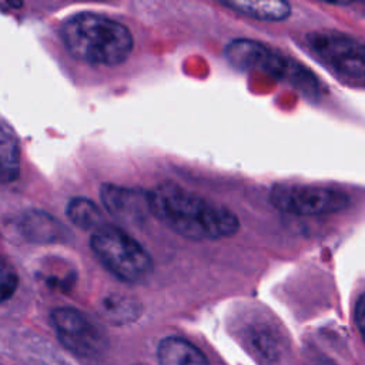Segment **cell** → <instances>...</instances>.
Wrapping results in <instances>:
<instances>
[{
    "mask_svg": "<svg viewBox=\"0 0 365 365\" xmlns=\"http://www.w3.org/2000/svg\"><path fill=\"white\" fill-rule=\"evenodd\" d=\"M19 287V275L14 267L3 259L0 267V294H1V302H6L9 298L13 297Z\"/></svg>",
    "mask_w": 365,
    "mask_h": 365,
    "instance_id": "9a60e30c",
    "label": "cell"
},
{
    "mask_svg": "<svg viewBox=\"0 0 365 365\" xmlns=\"http://www.w3.org/2000/svg\"><path fill=\"white\" fill-rule=\"evenodd\" d=\"M312 53L336 73L352 77H365V43L341 31L319 30L307 36Z\"/></svg>",
    "mask_w": 365,
    "mask_h": 365,
    "instance_id": "52a82bcc",
    "label": "cell"
},
{
    "mask_svg": "<svg viewBox=\"0 0 365 365\" xmlns=\"http://www.w3.org/2000/svg\"><path fill=\"white\" fill-rule=\"evenodd\" d=\"M90 247L100 262L121 281L137 282L153 269L145 248L121 228L103 225L91 234Z\"/></svg>",
    "mask_w": 365,
    "mask_h": 365,
    "instance_id": "3957f363",
    "label": "cell"
},
{
    "mask_svg": "<svg viewBox=\"0 0 365 365\" xmlns=\"http://www.w3.org/2000/svg\"><path fill=\"white\" fill-rule=\"evenodd\" d=\"M140 302L134 298L124 295H110L104 298L100 305L101 317L114 325H124L133 322L140 317Z\"/></svg>",
    "mask_w": 365,
    "mask_h": 365,
    "instance_id": "8fae6325",
    "label": "cell"
},
{
    "mask_svg": "<svg viewBox=\"0 0 365 365\" xmlns=\"http://www.w3.org/2000/svg\"><path fill=\"white\" fill-rule=\"evenodd\" d=\"M151 215L171 231L190 240H220L234 235L237 215L175 182L158 184L148 192Z\"/></svg>",
    "mask_w": 365,
    "mask_h": 365,
    "instance_id": "6da1fadb",
    "label": "cell"
},
{
    "mask_svg": "<svg viewBox=\"0 0 365 365\" xmlns=\"http://www.w3.org/2000/svg\"><path fill=\"white\" fill-rule=\"evenodd\" d=\"M355 321L356 327L365 341V292L358 298L355 305Z\"/></svg>",
    "mask_w": 365,
    "mask_h": 365,
    "instance_id": "2e32d148",
    "label": "cell"
},
{
    "mask_svg": "<svg viewBox=\"0 0 365 365\" xmlns=\"http://www.w3.org/2000/svg\"><path fill=\"white\" fill-rule=\"evenodd\" d=\"M222 6L230 7L247 17L265 21H279L285 20L291 13V6L287 1L268 0V1H221Z\"/></svg>",
    "mask_w": 365,
    "mask_h": 365,
    "instance_id": "30bf717a",
    "label": "cell"
},
{
    "mask_svg": "<svg viewBox=\"0 0 365 365\" xmlns=\"http://www.w3.org/2000/svg\"><path fill=\"white\" fill-rule=\"evenodd\" d=\"M0 155H1V181L11 182L19 177L20 171V151L19 143L13 131L3 124L0 134Z\"/></svg>",
    "mask_w": 365,
    "mask_h": 365,
    "instance_id": "4fadbf2b",
    "label": "cell"
},
{
    "mask_svg": "<svg viewBox=\"0 0 365 365\" xmlns=\"http://www.w3.org/2000/svg\"><path fill=\"white\" fill-rule=\"evenodd\" d=\"M225 57L238 70H259L277 78L291 81L304 90L317 91L315 77L305 67L277 54L255 40H232L225 48Z\"/></svg>",
    "mask_w": 365,
    "mask_h": 365,
    "instance_id": "277c9868",
    "label": "cell"
},
{
    "mask_svg": "<svg viewBox=\"0 0 365 365\" xmlns=\"http://www.w3.org/2000/svg\"><path fill=\"white\" fill-rule=\"evenodd\" d=\"M100 197L104 208L121 221L138 222L151 214L148 192L106 182L100 188Z\"/></svg>",
    "mask_w": 365,
    "mask_h": 365,
    "instance_id": "ba28073f",
    "label": "cell"
},
{
    "mask_svg": "<svg viewBox=\"0 0 365 365\" xmlns=\"http://www.w3.org/2000/svg\"><path fill=\"white\" fill-rule=\"evenodd\" d=\"M271 204L294 215H325L344 210L349 198L339 190L307 184H275L269 192Z\"/></svg>",
    "mask_w": 365,
    "mask_h": 365,
    "instance_id": "5b68a950",
    "label": "cell"
},
{
    "mask_svg": "<svg viewBox=\"0 0 365 365\" xmlns=\"http://www.w3.org/2000/svg\"><path fill=\"white\" fill-rule=\"evenodd\" d=\"M51 325L58 341L80 359H97L107 348L101 328L84 312L63 307L51 312Z\"/></svg>",
    "mask_w": 365,
    "mask_h": 365,
    "instance_id": "8992f818",
    "label": "cell"
},
{
    "mask_svg": "<svg viewBox=\"0 0 365 365\" xmlns=\"http://www.w3.org/2000/svg\"><path fill=\"white\" fill-rule=\"evenodd\" d=\"M68 220L81 230H91L93 232L104 225L101 210L90 200L77 197L70 200L66 207Z\"/></svg>",
    "mask_w": 365,
    "mask_h": 365,
    "instance_id": "7c38bea8",
    "label": "cell"
},
{
    "mask_svg": "<svg viewBox=\"0 0 365 365\" xmlns=\"http://www.w3.org/2000/svg\"><path fill=\"white\" fill-rule=\"evenodd\" d=\"M157 356L160 365H210L194 344L180 336L164 338L158 344Z\"/></svg>",
    "mask_w": 365,
    "mask_h": 365,
    "instance_id": "9c48e42d",
    "label": "cell"
},
{
    "mask_svg": "<svg viewBox=\"0 0 365 365\" xmlns=\"http://www.w3.org/2000/svg\"><path fill=\"white\" fill-rule=\"evenodd\" d=\"M247 338L254 352H257L264 359L272 361L274 358L278 356L281 351L279 338L274 332V329H271L268 325L250 329V332L247 334Z\"/></svg>",
    "mask_w": 365,
    "mask_h": 365,
    "instance_id": "5bb4252c",
    "label": "cell"
},
{
    "mask_svg": "<svg viewBox=\"0 0 365 365\" xmlns=\"http://www.w3.org/2000/svg\"><path fill=\"white\" fill-rule=\"evenodd\" d=\"M61 38L74 58L108 67L124 63L134 44L127 26L93 11L70 16L61 26Z\"/></svg>",
    "mask_w": 365,
    "mask_h": 365,
    "instance_id": "7a4b0ae2",
    "label": "cell"
}]
</instances>
